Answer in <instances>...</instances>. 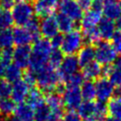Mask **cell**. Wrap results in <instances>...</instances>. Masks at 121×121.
I'll return each mask as SVG.
<instances>
[{"instance_id": "42", "label": "cell", "mask_w": 121, "mask_h": 121, "mask_svg": "<svg viewBox=\"0 0 121 121\" xmlns=\"http://www.w3.org/2000/svg\"><path fill=\"white\" fill-rule=\"evenodd\" d=\"M62 39H63V35L60 33H58L55 36H53L49 41L52 48L53 49H60L61 46V43H62Z\"/></svg>"}, {"instance_id": "12", "label": "cell", "mask_w": 121, "mask_h": 121, "mask_svg": "<svg viewBox=\"0 0 121 121\" xmlns=\"http://www.w3.org/2000/svg\"><path fill=\"white\" fill-rule=\"evenodd\" d=\"M40 33L44 39H51L53 36L59 33V27L54 15H48L43 17L40 22Z\"/></svg>"}, {"instance_id": "22", "label": "cell", "mask_w": 121, "mask_h": 121, "mask_svg": "<svg viewBox=\"0 0 121 121\" xmlns=\"http://www.w3.org/2000/svg\"><path fill=\"white\" fill-rule=\"evenodd\" d=\"M102 13L105 18L110 20H117L121 16V8L117 2H105L102 9Z\"/></svg>"}, {"instance_id": "53", "label": "cell", "mask_w": 121, "mask_h": 121, "mask_svg": "<svg viewBox=\"0 0 121 121\" xmlns=\"http://www.w3.org/2000/svg\"><path fill=\"white\" fill-rule=\"evenodd\" d=\"M1 53H2V49L0 48V55H1Z\"/></svg>"}, {"instance_id": "11", "label": "cell", "mask_w": 121, "mask_h": 121, "mask_svg": "<svg viewBox=\"0 0 121 121\" xmlns=\"http://www.w3.org/2000/svg\"><path fill=\"white\" fill-rule=\"evenodd\" d=\"M60 0H33L34 14L38 17L51 15L59 7Z\"/></svg>"}, {"instance_id": "16", "label": "cell", "mask_w": 121, "mask_h": 121, "mask_svg": "<svg viewBox=\"0 0 121 121\" xmlns=\"http://www.w3.org/2000/svg\"><path fill=\"white\" fill-rule=\"evenodd\" d=\"M104 73L113 85H121V59L116 60L109 66H105V68H103V74Z\"/></svg>"}, {"instance_id": "5", "label": "cell", "mask_w": 121, "mask_h": 121, "mask_svg": "<svg viewBox=\"0 0 121 121\" xmlns=\"http://www.w3.org/2000/svg\"><path fill=\"white\" fill-rule=\"evenodd\" d=\"M84 38L82 33L78 29L65 33L62 39L60 50L64 55H75L84 44Z\"/></svg>"}, {"instance_id": "37", "label": "cell", "mask_w": 121, "mask_h": 121, "mask_svg": "<svg viewBox=\"0 0 121 121\" xmlns=\"http://www.w3.org/2000/svg\"><path fill=\"white\" fill-rule=\"evenodd\" d=\"M63 57H64L63 53L61 52L60 49H52V51L49 55V59H48L49 64L58 69V67L60 66V62L63 60Z\"/></svg>"}, {"instance_id": "51", "label": "cell", "mask_w": 121, "mask_h": 121, "mask_svg": "<svg viewBox=\"0 0 121 121\" xmlns=\"http://www.w3.org/2000/svg\"><path fill=\"white\" fill-rule=\"evenodd\" d=\"M14 1H17V2H20V1H27V2H29L31 0H14Z\"/></svg>"}, {"instance_id": "48", "label": "cell", "mask_w": 121, "mask_h": 121, "mask_svg": "<svg viewBox=\"0 0 121 121\" xmlns=\"http://www.w3.org/2000/svg\"><path fill=\"white\" fill-rule=\"evenodd\" d=\"M103 121H119V120H117V119H115L112 116H108V117H105V119Z\"/></svg>"}, {"instance_id": "1", "label": "cell", "mask_w": 121, "mask_h": 121, "mask_svg": "<svg viewBox=\"0 0 121 121\" xmlns=\"http://www.w3.org/2000/svg\"><path fill=\"white\" fill-rule=\"evenodd\" d=\"M52 46L47 39H38L34 42L31 48L28 67L31 71L37 72L47 64L49 55L52 51Z\"/></svg>"}, {"instance_id": "47", "label": "cell", "mask_w": 121, "mask_h": 121, "mask_svg": "<svg viewBox=\"0 0 121 121\" xmlns=\"http://www.w3.org/2000/svg\"><path fill=\"white\" fill-rule=\"evenodd\" d=\"M115 27L117 28V30L121 31V16L116 20V23H115Z\"/></svg>"}, {"instance_id": "20", "label": "cell", "mask_w": 121, "mask_h": 121, "mask_svg": "<svg viewBox=\"0 0 121 121\" xmlns=\"http://www.w3.org/2000/svg\"><path fill=\"white\" fill-rule=\"evenodd\" d=\"M95 47L93 44H85L83 45L80 50L78 52V60L79 67H84L88 63L94 61L95 60Z\"/></svg>"}, {"instance_id": "17", "label": "cell", "mask_w": 121, "mask_h": 121, "mask_svg": "<svg viewBox=\"0 0 121 121\" xmlns=\"http://www.w3.org/2000/svg\"><path fill=\"white\" fill-rule=\"evenodd\" d=\"M97 30L99 32L100 38L103 41H108L112 38L115 31V23L112 20L108 18H101L99 23L97 24Z\"/></svg>"}, {"instance_id": "44", "label": "cell", "mask_w": 121, "mask_h": 121, "mask_svg": "<svg viewBox=\"0 0 121 121\" xmlns=\"http://www.w3.org/2000/svg\"><path fill=\"white\" fill-rule=\"evenodd\" d=\"M14 0H0V8L2 9L9 10L14 5Z\"/></svg>"}, {"instance_id": "43", "label": "cell", "mask_w": 121, "mask_h": 121, "mask_svg": "<svg viewBox=\"0 0 121 121\" xmlns=\"http://www.w3.org/2000/svg\"><path fill=\"white\" fill-rule=\"evenodd\" d=\"M104 3H105V2H104L103 0H93V1L91 2V5H90V8H89V9H94V10L102 12Z\"/></svg>"}, {"instance_id": "29", "label": "cell", "mask_w": 121, "mask_h": 121, "mask_svg": "<svg viewBox=\"0 0 121 121\" xmlns=\"http://www.w3.org/2000/svg\"><path fill=\"white\" fill-rule=\"evenodd\" d=\"M14 43L13 34L10 28L0 29V48L3 49H11Z\"/></svg>"}, {"instance_id": "25", "label": "cell", "mask_w": 121, "mask_h": 121, "mask_svg": "<svg viewBox=\"0 0 121 121\" xmlns=\"http://www.w3.org/2000/svg\"><path fill=\"white\" fill-rule=\"evenodd\" d=\"M107 105V112L110 116L121 121V98L120 97H112L108 100Z\"/></svg>"}, {"instance_id": "14", "label": "cell", "mask_w": 121, "mask_h": 121, "mask_svg": "<svg viewBox=\"0 0 121 121\" xmlns=\"http://www.w3.org/2000/svg\"><path fill=\"white\" fill-rule=\"evenodd\" d=\"M30 87L21 78L15 82L12 83V89H11V95L10 98L17 104L25 102L26 100L28 92Z\"/></svg>"}, {"instance_id": "21", "label": "cell", "mask_w": 121, "mask_h": 121, "mask_svg": "<svg viewBox=\"0 0 121 121\" xmlns=\"http://www.w3.org/2000/svg\"><path fill=\"white\" fill-rule=\"evenodd\" d=\"M103 74V68L102 65L99 64L96 60L92 61L82 67V75L84 78L88 80H94L100 78V76Z\"/></svg>"}, {"instance_id": "3", "label": "cell", "mask_w": 121, "mask_h": 121, "mask_svg": "<svg viewBox=\"0 0 121 121\" xmlns=\"http://www.w3.org/2000/svg\"><path fill=\"white\" fill-rule=\"evenodd\" d=\"M78 112L82 121H103L107 114V105L105 102L84 100L78 107Z\"/></svg>"}, {"instance_id": "40", "label": "cell", "mask_w": 121, "mask_h": 121, "mask_svg": "<svg viewBox=\"0 0 121 121\" xmlns=\"http://www.w3.org/2000/svg\"><path fill=\"white\" fill-rule=\"evenodd\" d=\"M23 80L29 87H34L36 85V74H35V72L31 71L30 69L26 70L23 74Z\"/></svg>"}, {"instance_id": "38", "label": "cell", "mask_w": 121, "mask_h": 121, "mask_svg": "<svg viewBox=\"0 0 121 121\" xmlns=\"http://www.w3.org/2000/svg\"><path fill=\"white\" fill-rule=\"evenodd\" d=\"M12 89V83L5 79L4 78H0V99L10 97Z\"/></svg>"}, {"instance_id": "54", "label": "cell", "mask_w": 121, "mask_h": 121, "mask_svg": "<svg viewBox=\"0 0 121 121\" xmlns=\"http://www.w3.org/2000/svg\"><path fill=\"white\" fill-rule=\"evenodd\" d=\"M0 119H1V112H0Z\"/></svg>"}, {"instance_id": "7", "label": "cell", "mask_w": 121, "mask_h": 121, "mask_svg": "<svg viewBox=\"0 0 121 121\" xmlns=\"http://www.w3.org/2000/svg\"><path fill=\"white\" fill-rule=\"evenodd\" d=\"M61 95H62V96H61L62 105L67 110L76 111L78 109V107L82 103L83 99H82L79 88L65 87V89Z\"/></svg>"}, {"instance_id": "46", "label": "cell", "mask_w": 121, "mask_h": 121, "mask_svg": "<svg viewBox=\"0 0 121 121\" xmlns=\"http://www.w3.org/2000/svg\"><path fill=\"white\" fill-rule=\"evenodd\" d=\"M113 95L115 97H120L121 98V85H118L114 88V92H113Z\"/></svg>"}, {"instance_id": "6", "label": "cell", "mask_w": 121, "mask_h": 121, "mask_svg": "<svg viewBox=\"0 0 121 121\" xmlns=\"http://www.w3.org/2000/svg\"><path fill=\"white\" fill-rule=\"evenodd\" d=\"M95 59L96 61L104 66H109L112 64L116 60L118 54L112 48L108 41H99L95 47Z\"/></svg>"}, {"instance_id": "31", "label": "cell", "mask_w": 121, "mask_h": 121, "mask_svg": "<svg viewBox=\"0 0 121 121\" xmlns=\"http://www.w3.org/2000/svg\"><path fill=\"white\" fill-rule=\"evenodd\" d=\"M84 81V77L82 73L77 72L68 78H66L62 82L65 87H73V88H79Z\"/></svg>"}, {"instance_id": "24", "label": "cell", "mask_w": 121, "mask_h": 121, "mask_svg": "<svg viewBox=\"0 0 121 121\" xmlns=\"http://www.w3.org/2000/svg\"><path fill=\"white\" fill-rule=\"evenodd\" d=\"M44 102H45V97L43 95V93L38 87H35V86L31 87L26 97V103L29 104L34 109Z\"/></svg>"}, {"instance_id": "34", "label": "cell", "mask_w": 121, "mask_h": 121, "mask_svg": "<svg viewBox=\"0 0 121 121\" xmlns=\"http://www.w3.org/2000/svg\"><path fill=\"white\" fill-rule=\"evenodd\" d=\"M16 107V103L10 98H3L0 99V112L4 115H10L13 113Z\"/></svg>"}, {"instance_id": "41", "label": "cell", "mask_w": 121, "mask_h": 121, "mask_svg": "<svg viewBox=\"0 0 121 121\" xmlns=\"http://www.w3.org/2000/svg\"><path fill=\"white\" fill-rule=\"evenodd\" d=\"M61 121H82V120L78 112L67 110V112L62 114Z\"/></svg>"}, {"instance_id": "13", "label": "cell", "mask_w": 121, "mask_h": 121, "mask_svg": "<svg viewBox=\"0 0 121 121\" xmlns=\"http://www.w3.org/2000/svg\"><path fill=\"white\" fill-rule=\"evenodd\" d=\"M31 48L28 45H20L12 50V62L20 68H26L29 64Z\"/></svg>"}, {"instance_id": "10", "label": "cell", "mask_w": 121, "mask_h": 121, "mask_svg": "<svg viewBox=\"0 0 121 121\" xmlns=\"http://www.w3.org/2000/svg\"><path fill=\"white\" fill-rule=\"evenodd\" d=\"M60 12L67 15L75 22L80 21L83 16V9L77 0H62L59 5Z\"/></svg>"}, {"instance_id": "45", "label": "cell", "mask_w": 121, "mask_h": 121, "mask_svg": "<svg viewBox=\"0 0 121 121\" xmlns=\"http://www.w3.org/2000/svg\"><path fill=\"white\" fill-rule=\"evenodd\" d=\"M78 2V4L81 6V8L84 9H88L89 8H90V5H91V2L93 1V0H77Z\"/></svg>"}, {"instance_id": "2", "label": "cell", "mask_w": 121, "mask_h": 121, "mask_svg": "<svg viewBox=\"0 0 121 121\" xmlns=\"http://www.w3.org/2000/svg\"><path fill=\"white\" fill-rule=\"evenodd\" d=\"M36 84L43 94L56 91L57 86L61 82L58 69L49 63L44 65L36 73Z\"/></svg>"}, {"instance_id": "39", "label": "cell", "mask_w": 121, "mask_h": 121, "mask_svg": "<svg viewBox=\"0 0 121 121\" xmlns=\"http://www.w3.org/2000/svg\"><path fill=\"white\" fill-rule=\"evenodd\" d=\"M111 45L117 54H121V31L115 30L112 38L110 39Z\"/></svg>"}, {"instance_id": "8", "label": "cell", "mask_w": 121, "mask_h": 121, "mask_svg": "<svg viewBox=\"0 0 121 121\" xmlns=\"http://www.w3.org/2000/svg\"><path fill=\"white\" fill-rule=\"evenodd\" d=\"M95 97L97 101L107 102L113 95L114 85L107 78H99L95 82Z\"/></svg>"}, {"instance_id": "26", "label": "cell", "mask_w": 121, "mask_h": 121, "mask_svg": "<svg viewBox=\"0 0 121 121\" xmlns=\"http://www.w3.org/2000/svg\"><path fill=\"white\" fill-rule=\"evenodd\" d=\"M22 77H23L22 68H20L13 62L9 65V67L6 69L4 76H3V78L5 79H7L8 81H9L10 83H13V82L21 79Z\"/></svg>"}, {"instance_id": "56", "label": "cell", "mask_w": 121, "mask_h": 121, "mask_svg": "<svg viewBox=\"0 0 121 121\" xmlns=\"http://www.w3.org/2000/svg\"><path fill=\"white\" fill-rule=\"evenodd\" d=\"M4 121H6V120H4Z\"/></svg>"}, {"instance_id": "9", "label": "cell", "mask_w": 121, "mask_h": 121, "mask_svg": "<svg viewBox=\"0 0 121 121\" xmlns=\"http://www.w3.org/2000/svg\"><path fill=\"white\" fill-rule=\"evenodd\" d=\"M78 69H79V64H78L77 56L76 55H65L60 66L58 67V72L60 74L61 82L69 76L78 72Z\"/></svg>"}, {"instance_id": "36", "label": "cell", "mask_w": 121, "mask_h": 121, "mask_svg": "<svg viewBox=\"0 0 121 121\" xmlns=\"http://www.w3.org/2000/svg\"><path fill=\"white\" fill-rule=\"evenodd\" d=\"M13 25V19L9 10L1 9L0 10V29L10 28Z\"/></svg>"}, {"instance_id": "18", "label": "cell", "mask_w": 121, "mask_h": 121, "mask_svg": "<svg viewBox=\"0 0 121 121\" xmlns=\"http://www.w3.org/2000/svg\"><path fill=\"white\" fill-rule=\"evenodd\" d=\"M13 113L20 121H34V109L26 102L17 104Z\"/></svg>"}, {"instance_id": "4", "label": "cell", "mask_w": 121, "mask_h": 121, "mask_svg": "<svg viewBox=\"0 0 121 121\" xmlns=\"http://www.w3.org/2000/svg\"><path fill=\"white\" fill-rule=\"evenodd\" d=\"M10 13L13 19V24L17 26H25L34 17L33 6L27 1L15 3L10 9Z\"/></svg>"}, {"instance_id": "28", "label": "cell", "mask_w": 121, "mask_h": 121, "mask_svg": "<svg viewBox=\"0 0 121 121\" xmlns=\"http://www.w3.org/2000/svg\"><path fill=\"white\" fill-rule=\"evenodd\" d=\"M45 104L48 106L50 111H60L62 110V99L60 94L56 92H52L47 94L45 97Z\"/></svg>"}, {"instance_id": "27", "label": "cell", "mask_w": 121, "mask_h": 121, "mask_svg": "<svg viewBox=\"0 0 121 121\" xmlns=\"http://www.w3.org/2000/svg\"><path fill=\"white\" fill-rule=\"evenodd\" d=\"M79 90H80L82 99L88 101V100H93L94 98H95V86L93 80L86 79L85 81H83Z\"/></svg>"}, {"instance_id": "32", "label": "cell", "mask_w": 121, "mask_h": 121, "mask_svg": "<svg viewBox=\"0 0 121 121\" xmlns=\"http://www.w3.org/2000/svg\"><path fill=\"white\" fill-rule=\"evenodd\" d=\"M50 114V109L44 103L34 108V121H47Z\"/></svg>"}, {"instance_id": "52", "label": "cell", "mask_w": 121, "mask_h": 121, "mask_svg": "<svg viewBox=\"0 0 121 121\" xmlns=\"http://www.w3.org/2000/svg\"><path fill=\"white\" fill-rule=\"evenodd\" d=\"M119 6H120V8H121V0L119 1Z\"/></svg>"}, {"instance_id": "15", "label": "cell", "mask_w": 121, "mask_h": 121, "mask_svg": "<svg viewBox=\"0 0 121 121\" xmlns=\"http://www.w3.org/2000/svg\"><path fill=\"white\" fill-rule=\"evenodd\" d=\"M102 12L94 10L92 9H88L85 13H83L82 18L80 19V27L82 30H87L90 28H94L97 26L101 19Z\"/></svg>"}, {"instance_id": "50", "label": "cell", "mask_w": 121, "mask_h": 121, "mask_svg": "<svg viewBox=\"0 0 121 121\" xmlns=\"http://www.w3.org/2000/svg\"><path fill=\"white\" fill-rule=\"evenodd\" d=\"M104 2H112V1H114V2H117L118 0H103Z\"/></svg>"}, {"instance_id": "23", "label": "cell", "mask_w": 121, "mask_h": 121, "mask_svg": "<svg viewBox=\"0 0 121 121\" xmlns=\"http://www.w3.org/2000/svg\"><path fill=\"white\" fill-rule=\"evenodd\" d=\"M55 17H56V21H57L60 32H61V33H68V32L72 31L73 29H75L76 22L74 20H72L70 17H68L67 15L60 12Z\"/></svg>"}, {"instance_id": "19", "label": "cell", "mask_w": 121, "mask_h": 121, "mask_svg": "<svg viewBox=\"0 0 121 121\" xmlns=\"http://www.w3.org/2000/svg\"><path fill=\"white\" fill-rule=\"evenodd\" d=\"M12 34H13L14 43L17 44V46L28 45L30 43L33 42L30 33L25 26H16L12 30Z\"/></svg>"}, {"instance_id": "35", "label": "cell", "mask_w": 121, "mask_h": 121, "mask_svg": "<svg viewBox=\"0 0 121 121\" xmlns=\"http://www.w3.org/2000/svg\"><path fill=\"white\" fill-rule=\"evenodd\" d=\"M25 27L28 30V32L30 33L32 39H33V42H35L36 40H38L40 38V22L37 18L33 17L26 26Z\"/></svg>"}, {"instance_id": "30", "label": "cell", "mask_w": 121, "mask_h": 121, "mask_svg": "<svg viewBox=\"0 0 121 121\" xmlns=\"http://www.w3.org/2000/svg\"><path fill=\"white\" fill-rule=\"evenodd\" d=\"M10 63H12V49H3L0 55V78H3Z\"/></svg>"}, {"instance_id": "55", "label": "cell", "mask_w": 121, "mask_h": 121, "mask_svg": "<svg viewBox=\"0 0 121 121\" xmlns=\"http://www.w3.org/2000/svg\"><path fill=\"white\" fill-rule=\"evenodd\" d=\"M0 10H1V9H0Z\"/></svg>"}, {"instance_id": "49", "label": "cell", "mask_w": 121, "mask_h": 121, "mask_svg": "<svg viewBox=\"0 0 121 121\" xmlns=\"http://www.w3.org/2000/svg\"><path fill=\"white\" fill-rule=\"evenodd\" d=\"M6 121H20V120H19V119H17V118L13 115V116H10L9 118H8Z\"/></svg>"}, {"instance_id": "33", "label": "cell", "mask_w": 121, "mask_h": 121, "mask_svg": "<svg viewBox=\"0 0 121 121\" xmlns=\"http://www.w3.org/2000/svg\"><path fill=\"white\" fill-rule=\"evenodd\" d=\"M84 42H86L88 44H96L99 41H101L99 32L97 30V27L90 28L87 30H83L82 32Z\"/></svg>"}]
</instances>
